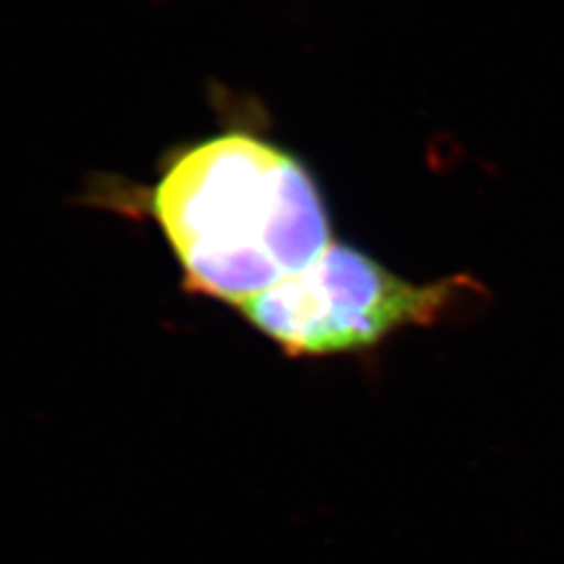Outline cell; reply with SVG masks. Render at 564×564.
<instances>
[{"mask_svg":"<svg viewBox=\"0 0 564 564\" xmlns=\"http://www.w3.org/2000/svg\"><path fill=\"white\" fill-rule=\"evenodd\" d=\"M147 212L180 263L186 292L238 308L332 245L308 170L242 132L172 155Z\"/></svg>","mask_w":564,"mask_h":564,"instance_id":"obj_1","label":"cell"},{"mask_svg":"<svg viewBox=\"0 0 564 564\" xmlns=\"http://www.w3.org/2000/svg\"><path fill=\"white\" fill-rule=\"evenodd\" d=\"M468 288L464 275L414 285L360 250L332 242L240 313L288 358H329L372 348L402 327L437 323Z\"/></svg>","mask_w":564,"mask_h":564,"instance_id":"obj_2","label":"cell"}]
</instances>
